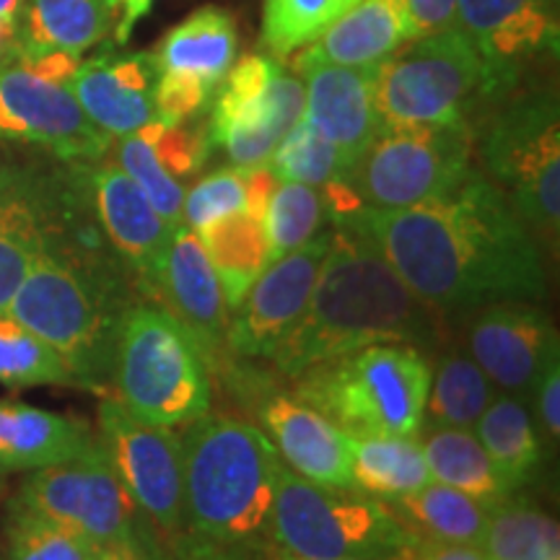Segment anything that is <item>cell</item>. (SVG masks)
Segmentation results:
<instances>
[{"instance_id": "1", "label": "cell", "mask_w": 560, "mask_h": 560, "mask_svg": "<svg viewBox=\"0 0 560 560\" xmlns=\"http://www.w3.org/2000/svg\"><path fill=\"white\" fill-rule=\"evenodd\" d=\"M338 221L366 231L439 319H462L501 301L548 299L537 236L506 195L475 170L441 198L402 210L361 208Z\"/></svg>"}, {"instance_id": "2", "label": "cell", "mask_w": 560, "mask_h": 560, "mask_svg": "<svg viewBox=\"0 0 560 560\" xmlns=\"http://www.w3.org/2000/svg\"><path fill=\"white\" fill-rule=\"evenodd\" d=\"M332 223L310 304L268 359L289 380L369 346L408 342L429 353L441 340L436 314L402 283L366 231Z\"/></svg>"}, {"instance_id": "3", "label": "cell", "mask_w": 560, "mask_h": 560, "mask_svg": "<svg viewBox=\"0 0 560 560\" xmlns=\"http://www.w3.org/2000/svg\"><path fill=\"white\" fill-rule=\"evenodd\" d=\"M179 436L185 527L226 548L268 537L283 462L260 425L208 410Z\"/></svg>"}, {"instance_id": "4", "label": "cell", "mask_w": 560, "mask_h": 560, "mask_svg": "<svg viewBox=\"0 0 560 560\" xmlns=\"http://www.w3.org/2000/svg\"><path fill=\"white\" fill-rule=\"evenodd\" d=\"M429 384L425 350L382 342L301 371L291 392L350 436H418Z\"/></svg>"}, {"instance_id": "5", "label": "cell", "mask_w": 560, "mask_h": 560, "mask_svg": "<svg viewBox=\"0 0 560 560\" xmlns=\"http://www.w3.org/2000/svg\"><path fill=\"white\" fill-rule=\"evenodd\" d=\"M112 382L132 416L185 429L213 400L210 371L187 327L161 304L128 306L115 342Z\"/></svg>"}, {"instance_id": "6", "label": "cell", "mask_w": 560, "mask_h": 560, "mask_svg": "<svg viewBox=\"0 0 560 560\" xmlns=\"http://www.w3.org/2000/svg\"><path fill=\"white\" fill-rule=\"evenodd\" d=\"M9 314L68 363L79 387L102 389L112 380L125 312H115L94 270L60 255L55 244L26 272Z\"/></svg>"}, {"instance_id": "7", "label": "cell", "mask_w": 560, "mask_h": 560, "mask_svg": "<svg viewBox=\"0 0 560 560\" xmlns=\"http://www.w3.org/2000/svg\"><path fill=\"white\" fill-rule=\"evenodd\" d=\"M376 66V112L387 125L470 128L472 112L506 94L457 24L408 39Z\"/></svg>"}, {"instance_id": "8", "label": "cell", "mask_w": 560, "mask_h": 560, "mask_svg": "<svg viewBox=\"0 0 560 560\" xmlns=\"http://www.w3.org/2000/svg\"><path fill=\"white\" fill-rule=\"evenodd\" d=\"M268 537L306 560L397 556L410 542L387 503L353 488H330L280 465Z\"/></svg>"}, {"instance_id": "9", "label": "cell", "mask_w": 560, "mask_h": 560, "mask_svg": "<svg viewBox=\"0 0 560 560\" xmlns=\"http://www.w3.org/2000/svg\"><path fill=\"white\" fill-rule=\"evenodd\" d=\"M488 179L506 195L522 221L545 242L560 234V107L556 91L516 96L480 132Z\"/></svg>"}, {"instance_id": "10", "label": "cell", "mask_w": 560, "mask_h": 560, "mask_svg": "<svg viewBox=\"0 0 560 560\" xmlns=\"http://www.w3.org/2000/svg\"><path fill=\"white\" fill-rule=\"evenodd\" d=\"M470 172V128L387 125L342 182L359 210H402L452 192Z\"/></svg>"}, {"instance_id": "11", "label": "cell", "mask_w": 560, "mask_h": 560, "mask_svg": "<svg viewBox=\"0 0 560 560\" xmlns=\"http://www.w3.org/2000/svg\"><path fill=\"white\" fill-rule=\"evenodd\" d=\"M13 501L79 532L94 545L125 540L151 529V522L140 514L112 470L102 444L83 457L30 472Z\"/></svg>"}, {"instance_id": "12", "label": "cell", "mask_w": 560, "mask_h": 560, "mask_svg": "<svg viewBox=\"0 0 560 560\" xmlns=\"http://www.w3.org/2000/svg\"><path fill=\"white\" fill-rule=\"evenodd\" d=\"M100 444L140 514L166 535L185 527V465L177 429L145 423L117 397L100 402Z\"/></svg>"}, {"instance_id": "13", "label": "cell", "mask_w": 560, "mask_h": 560, "mask_svg": "<svg viewBox=\"0 0 560 560\" xmlns=\"http://www.w3.org/2000/svg\"><path fill=\"white\" fill-rule=\"evenodd\" d=\"M0 138L42 145L79 161L100 159L112 143L83 115L70 81L47 73L19 45L0 60Z\"/></svg>"}, {"instance_id": "14", "label": "cell", "mask_w": 560, "mask_h": 560, "mask_svg": "<svg viewBox=\"0 0 560 560\" xmlns=\"http://www.w3.org/2000/svg\"><path fill=\"white\" fill-rule=\"evenodd\" d=\"M240 52L234 16L219 5L190 13L153 52L159 68L156 120L190 122L208 109Z\"/></svg>"}, {"instance_id": "15", "label": "cell", "mask_w": 560, "mask_h": 560, "mask_svg": "<svg viewBox=\"0 0 560 560\" xmlns=\"http://www.w3.org/2000/svg\"><path fill=\"white\" fill-rule=\"evenodd\" d=\"M327 252L330 231H322L317 240L278 257L262 270L229 314L226 353L231 359H270L310 304Z\"/></svg>"}, {"instance_id": "16", "label": "cell", "mask_w": 560, "mask_h": 560, "mask_svg": "<svg viewBox=\"0 0 560 560\" xmlns=\"http://www.w3.org/2000/svg\"><path fill=\"white\" fill-rule=\"evenodd\" d=\"M465 350L499 392L532 397L537 376L560 340L548 310L537 301H501L462 317Z\"/></svg>"}, {"instance_id": "17", "label": "cell", "mask_w": 560, "mask_h": 560, "mask_svg": "<svg viewBox=\"0 0 560 560\" xmlns=\"http://www.w3.org/2000/svg\"><path fill=\"white\" fill-rule=\"evenodd\" d=\"M89 187L96 221L112 252L122 268L136 278L140 289L156 296L174 226L161 219L143 190L115 161L96 164L89 174Z\"/></svg>"}, {"instance_id": "18", "label": "cell", "mask_w": 560, "mask_h": 560, "mask_svg": "<svg viewBox=\"0 0 560 560\" xmlns=\"http://www.w3.org/2000/svg\"><path fill=\"white\" fill-rule=\"evenodd\" d=\"M156 301L187 327L208 369L210 361L226 353L229 306L223 299L219 272L210 262L200 236L185 223L174 226L159 276Z\"/></svg>"}, {"instance_id": "19", "label": "cell", "mask_w": 560, "mask_h": 560, "mask_svg": "<svg viewBox=\"0 0 560 560\" xmlns=\"http://www.w3.org/2000/svg\"><path fill=\"white\" fill-rule=\"evenodd\" d=\"M457 26L503 91L511 89L524 62L558 50V13L542 0H457Z\"/></svg>"}, {"instance_id": "20", "label": "cell", "mask_w": 560, "mask_h": 560, "mask_svg": "<svg viewBox=\"0 0 560 560\" xmlns=\"http://www.w3.org/2000/svg\"><path fill=\"white\" fill-rule=\"evenodd\" d=\"M257 420L289 470L319 486L353 488L350 436L293 392L262 395L257 400Z\"/></svg>"}, {"instance_id": "21", "label": "cell", "mask_w": 560, "mask_h": 560, "mask_svg": "<svg viewBox=\"0 0 560 560\" xmlns=\"http://www.w3.org/2000/svg\"><path fill=\"white\" fill-rule=\"evenodd\" d=\"M208 120L210 149L221 145L231 166L255 170L265 166L280 140L296 128L304 115V83L296 75L280 73L262 94L247 100L213 96Z\"/></svg>"}, {"instance_id": "22", "label": "cell", "mask_w": 560, "mask_h": 560, "mask_svg": "<svg viewBox=\"0 0 560 560\" xmlns=\"http://www.w3.org/2000/svg\"><path fill=\"white\" fill-rule=\"evenodd\" d=\"M159 68L153 52L100 55L70 79L83 115L107 138H125L156 120Z\"/></svg>"}, {"instance_id": "23", "label": "cell", "mask_w": 560, "mask_h": 560, "mask_svg": "<svg viewBox=\"0 0 560 560\" xmlns=\"http://www.w3.org/2000/svg\"><path fill=\"white\" fill-rule=\"evenodd\" d=\"M304 75L301 120L322 138L330 140L350 164H355L382 130L374 96L376 66H317L304 70Z\"/></svg>"}, {"instance_id": "24", "label": "cell", "mask_w": 560, "mask_h": 560, "mask_svg": "<svg viewBox=\"0 0 560 560\" xmlns=\"http://www.w3.org/2000/svg\"><path fill=\"white\" fill-rule=\"evenodd\" d=\"M408 42V16L402 0H359L330 30L299 50V73L317 66L369 68L387 60Z\"/></svg>"}, {"instance_id": "25", "label": "cell", "mask_w": 560, "mask_h": 560, "mask_svg": "<svg viewBox=\"0 0 560 560\" xmlns=\"http://www.w3.org/2000/svg\"><path fill=\"white\" fill-rule=\"evenodd\" d=\"M100 446L81 420L21 402H0V470L34 472Z\"/></svg>"}, {"instance_id": "26", "label": "cell", "mask_w": 560, "mask_h": 560, "mask_svg": "<svg viewBox=\"0 0 560 560\" xmlns=\"http://www.w3.org/2000/svg\"><path fill=\"white\" fill-rule=\"evenodd\" d=\"M472 431L514 493L540 478L548 444L527 397L499 392L482 410Z\"/></svg>"}, {"instance_id": "27", "label": "cell", "mask_w": 560, "mask_h": 560, "mask_svg": "<svg viewBox=\"0 0 560 560\" xmlns=\"http://www.w3.org/2000/svg\"><path fill=\"white\" fill-rule=\"evenodd\" d=\"M499 395L465 346L444 348L431 361V384L420 429H472Z\"/></svg>"}, {"instance_id": "28", "label": "cell", "mask_w": 560, "mask_h": 560, "mask_svg": "<svg viewBox=\"0 0 560 560\" xmlns=\"http://www.w3.org/2000/svg\"><path fill=\"white\" fill-rule=\"evenodd\" d=\"M21 16V50H60L81 58L89 47L107 37L115 13L107 0H26Z\"/></svg>"}, {"instance_id": "29", "label": "cell", "mask_w": 560, "mask_h": 560, "mask_svg": "<svg viewBox=\"0 0 560 560\" xmlns=\"http://www.w3.org/2000/svg\"><path fill=\"white\" fill-rule=\"evenodd\" d=\"M350 436V433H348ZM350 480L361 493L389 501L429 486L418 436H350Z\"/></svg>"}, {"instance_id": "30", "label": "cell", "mask_w": 560, "mask_h": 560, "mask_svg": "<svg viewBox=\"0 0 560 560\" xmlns=\"http://www.w3.org/2000/svg\"><path fill=\"white\" fill-rule=\"evenodd\" d=\"M198 236L219 272L223 299H226L231 314L240 306L244 293L252 289V283L270 265L265 221L249 210H240V213L210 223Z\"/></svg>"}, {"instance_id": "31", "label": "cell", "mask_w": 560, "mask_h": 560, "mask_svg": "<svg viewBox=\"0 0 560 560\" xmlns=\"http://www.w3.org/2000/svg\"><path fill=\"white\" fill-rule=\"evenodd\" d=\"M420 446L433 482L459 490L486 506L516 495L493 467L472 429H431Z\"/></svg>"}, {"instance_id": "32", "label": "cell", "mask_w": 560, "mask_h": 560, "mask_svg": "<svg viewBox=\"0 0 560 560\" xmlns=\"http://www.w3.org/2000/svg\"><path fill=\"white\" fill-rule=\"evenodd\" d=\"M384 503L412 535L467 545H480L490 511L486 503L433 480L429 486L416 490V493Z\"/></svg>"}, {"instance_id": "33", "label": "cell", "mask_w": 560, "mask_h": 560, "mask_svg": "<svg viewBox=\"0 0 560 560\" xmlns=\"http://www.w3.org/2000/svg\"><path fill=\"white\" fill-rule=\"evenodd\" d=\"M52 247L45 210L30 192L0 182V314L42 255Z\"/></svg>"}, {"instance_id": "34", "label": "cell", "mask_w": 560, "mask_h": 560, "mask_svg": "<svg viewBox=\"0 0 560 560\" xmlns=\"http://www.w3.org/2000/svg\"><path fill=\"white\" fill-rule=\"evenodd\" d=\"M480 550L490 560H560V527L548 511L509 495L490 506Z\"/></svg>"}, {"instance_id": "35", "label": "cell", "mask_w": 560, "mask_h": 560, "mask_svg": "<svg viewBox=\"0 0 560 560\" xmlns=\"http://www.w3.org/2000/svg\"><path fill=\"white\" fill-rule=\"evenodd\" d=\"M0 384L5 387H79L73 371L30 327L0 314Z\"/></svg>"}, {"instance_id": "36", "label": "cell", "mask_w": 560, "mask_h": 560, "mask_svg": "<svg viewBox=\"0 0 560 560\" xmlns=\"http://www.w3.org/2000/svg\"><path fill=\"white\" fill-rule=\"evenodd\" d=\"M327 219L330 213H327L325 192L319 187L278 179L276 192L268 202V213H265L270 262L317 240Z\"/></svg>"}, {"instance_id": "37", "label": "cell", "mask_w": 560, "mask_h": 560, "mask_svg": "<svg viewBox=\"0 0 560 560\" xmlns=\"http://www.w3.org/2000/svg\"><path fill=\"white\" fill-rule=\"evenodd\" d=\"M355 3L359 0H265V50L278 60L304 50Z\"/></svg>"}, {"instance_id": "38", "label": "cell", "mask_w": 560, "mask_h": 560, "mask_svg": "<svg viewBox=\"0 0 560 560\" xmlns=\"http://www.w3.org/2000/svg\"><path fill=\"white\" fill-rule=\"evenodd\" d=\"M268 166L278 179L301 182V185L319 187V190L332 182L346 179L348 172L353 170V164L335 149L330 140L314 132L304 120H299L296 128L280 140Z\"/></svg>"}, {"instance_id": "39", "label": "cell", "mask_w": 560, "mask_h": 560, "mask_svg": "<svg viewBox=\"0 0 560 560\" xmlns=\"http://www.w3.org/2000/svg\"><path fill=\"white\" fill-rule=\"evenodd\" d=\"M5 535H9L5 560H91L100 548L79 532L62 527L16 501L11 503Z\"/></svg>"}, {"instance_id": "40", "label": "cell", "mask_w": 560, "mask_h": 560, "mask_svg": "<svg viewBox=\"0 0 560 560\" xmlns=\"http://www.w3.org/2000/svg\"><path fill=\"white\" fill-rule=\"evenodd\" d=\"M115 156V164L143 190L151 206L159 210L161 219L172 223V226L182 223V202H185L187 185H182L177 177L166 172L156 151L151 149L149 138L140 130L132 132V136L117 138Z\"/></svg>"}, {"instance_id": "41", "label": "cell", "mask_w": 560, "mask_h": 560, "mask_svg": "<svg viewBox=\"0 0 560 560\" xmlns=\"http://www.w3.org/2000/svg\"><path fill=\"white\" fill-rule=\"evenodd\" d=\"M240 210H247V179L240 166H229V170L208 174L185 192L182 223L200 234L210 223L240 213Z\"/></svg>"}, {"instance_id": "42", "label": "cell", "mask_w": 560, "mask_h": 560, "mask_svg": "<svg viewBox=\"0 0 560 560\" xmlns=\"http://www.w3.org/2000/svg\"><path fill=\"white\" fill-rule=\"evenodd\" d=\"M532 400H535V418L540 425L545 444L558 446L560 439V350L552 353L545 363L540 376H537L535 389H532Z\"/></svg>"}, {"instance_id": "43", "label": "cell", "mask_w": 560, "mask_h": 560, "mask_svg": "<svg viewBox=\"0 0 560 560\" xmlns=\"http://www.w3.org/2000/svg\"><path fill=\"white\" fill-rule=\"evenodd\" d=\"M402 5L408 16V39L457 24V0H402Z\"/></svg>"}, {"instance_id": "44", "label": "cell", "mask_w": 560, "mask_h": 560, "mask_svg": "<svg viewBox=\"0 0 560 560\" xmlns=\"http://www.w3.org/2000/svg\"><path fill=\"white\" fill-rule=\"evenodd\" d=\"M397 560H490L480 545L444 542L412 535L410 542L397 552Z\"/></svg>"}, {"instance_id": "45", "label": "cell", "mask_w": 560, "mask_h": 560, "mask_svg": "<svg viewBox=\"0 0 560 560\" xmlns=\"http://www.w3.org/2000/svg\"><path fill=\"white\" fill-rule=\"evenodd\" d=\"M91 560H164V552L159 548L153 529H145L125 540L100 545Z\"/></svg>"}, {"instance_id": "46", "label": "cell", "mask_w": 560, "mask_h": 560, "mask_svg": "<svg viewBox=\"0 0 560 560\" xmlns=\"http://www.w3.org/2000/svg\"><path fill=\"white\" fill-rule=\"evenodd\" d=\"M112 13H120V21H117V45H125L130 37V32L136 30V24L143 16H149L153 0H107Z\"/></svg>"}, {"instance_id": "47", "label": "cell", "mask_w": 560, "mask_h": 560, "mask_svg": "<svg viewBox=\"0 0 560 560\" xmlns=\"http://www.w3.org/2000/svg\"><path fill=\"white\" fill-rule=\"evenodd\" d=\"M179 560H242L236 556V548H226V545H215L202 537H190V540L179 542Z\"/></svg>"}, {"instance_id": "48", "label": "cell", "mask_w": 560, "mask_h": 560, "mask_svg": "<svg viewBox=\"0 0 560 560\" xmlns=\"http://www.w3.org/2000/svg\"><path fill=\"white\" fill-rule=\"evenodd\" d=\"M19 45V21H9L0 16V60L13 55Z\"/></svg>"}, {"instance_id": "49", "label": "cell", "mask_w": 560, "mask_h": 560, "mask_svg": "<svg viewBox=\"0 0 560 560\" xmlns=\"http://www.w3.org/2000/svg\"><path fill=\"white\" fill-rule=\"evenodd\" d=\"M0 16L9 21H21V0H0Z\"/></svg>"}, {"instance_id": "50", "label": "cell", "mask_w": 560, "mask_h": 560, "mask_svg": "<svg viewBox=\"0 0 560 560\" xmlns=\"http://www.w3.org/2000/svg\"><path fill=\"white\" fill-rule=\"evenodd\" d=\"M272 560H306V558H296V556H289V552H276V558ZM335 560H397V556H384V558H335Z\"/></svg>"}, {"instance_id": "51", "label": "cell", "mask_w": 560, "mask_h": 560, "mask_svg": "<svg viewBox=\"0 0 560 560\" xmlns=\"http://www.w3.org/2000/svg\"><path fill=\"white\" fill-rule=\"evenodd\" d=\"M545 5H548V9L552 11V13H558V5H560V0H542Z\"/></svg>"}, {"instance_id": "52", "label": "cell", "mask_w": 560, "mask_h": 560, "mask_svg": "<svg viewBox=\"0 0 560 560\" xmlns=\"http://www.w3.org/2000/svg\"><path fill=\"white\" fill-rule=\"evenodd\" d=\"M3 478H5V472H3V470H0V488H3Z\"/></svg>"}]
</instances>
